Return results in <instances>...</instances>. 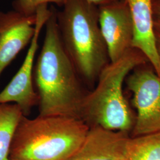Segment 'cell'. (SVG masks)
Here are the masks:
<instances>
[{
	"label": "cell",
	"instance_id": "6da1fadb",
	"mask_svg": "<svg viewBox=\"0 0 160 160\" xmlns=\"http://www.w3.org/2000/svg\"><path fill=\"white\" fill-rule=\"evenodd\" d=\"M51 10L33 72L39 98V115L80 119L82 103L87 92L83 90L81 78L63 47L58 28L57 10L53 6Z\"/></svg>",
	"mask_w": 160,
	"mask_h": 160
},
{
	"label": "cell",
	"instance_id": "7a4b0ae2",
	"mask_svg": "<svg viewBox=\"0 0 160 160\" xmlns=\"http://www.w3.org/2000/svg\"><path fill=\"white\" fill-rule=\"evenodd\" d=\"M63 47L81 80L92 84L110 61L98 21V8L87 0H66L57 10Z\"/></svg>",
	"mask_w": 160,
	"mask_h": 160
},
{
	"label": "cell",
	"instance_id": "3957f363",
	"mask_svg": "<svg viewBox=\"0 0 160 160\" xmlns=\"http://www.w3.org/2000/svg\"><path fill=\"white\" fill-rule=\"evenodd\" d=\"M89 130L80 119L23 116L14 132L9 159L67 160L81 145Z\"/></svg>",
	"mask_w": 160,
	"mask_h": 160
},
{
	"label": "cell",
	"instance_id": "277c9868",
	"mask_svg": "<svg viewBox=\"0 0 160 160\" xmlns=\"http://www.w3.org/2000/svg\"><path fill=\"white\" fill-rule=\"evenodd\" d=\"M147 61L141 52L132 48L119 59L106 66L98 76L97 86L84 98L80 119L90 128L128 131L133 119L123 93V84L130 72Z\"/></svg>",
	"mask_w": 160,
	"mask_h": 160
},
{
	"label": "cell",
	"instance_id": "5b68a950",
	"mask_svg": "<svg viewBox=\"0 0 160 160\" xmlns=\"http://www.w3.org/2000/svg\"><path fill=\"white\" fill-rule=\"evenodd\" d=\"M142 65L134 69L127 80L137 110L133 137L160 132V77Z\"/></svg>",
	"mask_w": 160,
	"mask_h": 160
},
{
	"label": "cell",
	"instance_id": "8992f818",
	"mask_svg": "<svg viewBox=\"0 0 160 160\" xmlns=\"http://www.w3.org/2000/svg\"><path fill=\"white\" fill-rule=\"evenodd\" d=\"M51 14L48 5L40 6L36 11L35 33L23 63L11 81L0 92V104L14 103L20 108L23 116L28 117L38 104V95L33 87V68L38 40L41 31Z\"/></svg>",
	"mask_w": 160,
	"mask_h": 160
},
{
	"label": "cell",
	"instance_id": "52a82bcc",
	"mask_svg": "<svg viewBox=\"0 0 160 160\" xmlns=\"http://www.w3.org/2000/svg\"><path fill=\"white\" fill-rule=\"evenodd\" d=\"M99 25L110 62L122 57L132 48L134 27L126 0L98 7Z\"/></svg>",
	"mask_w": 160,
	"mask_h": 160
},
{
	"label": "cell",
	"instance_id": "ba28073f",
	"mask_svg": "<svg viewBox=\"0 0 160 160\" xmlns=\"http://www.w3.org/2000/svg\"><path fill=\"white\" fill-rule=\"evenodd\" d=\"M36 14L27 16L12 10L0 12V77L17 55L31 42Z\"/></svg>",
	"mask_w": 160,
	"mask_h": 160
},
{
	"label": "cell",
	"instance_id": "9c48e42d",
	"mask_svg": "<svg viewBox=\"0 0 160 160\" xmlns=\"http://www.w3.org/2000/svg\"><path fill=\"white\" fill-rule=\"evenodd\" d=\"M129 138L127 132L90 128L81 145L67 160H125Z\"/></svg>",
	"mask_w": 160,
	"mask_h": 160
},
{
	"label": "cell",
	"instance_id": "30bf717a",
	"mask_svg": "<svg viewBox=\"0 0 160 160\" xmlns=\"http://www.w3.org/2000/svg\"><path fill=\"white\" fill-rule=\"evenodd\" d=\"M134 27L132 48L141 52L160 77V61L154 32L153 0H126Z\"/></svg>",
	"mask_w": 160,
	"mask_h": 160
},
{
	"label": "cell",
	"instance_id": "8fae6325",
	"mask_svg": "<svg viewBox=\"0 0 160 160\" xmlns=\"http://www.w3.org/2000/svg\"><path fill=\"white\" fill-rule=\"evenodd\" d=\"M23 114L16 104H0V160H9L12 141Z\"/></svg>",
	"mask_w": 160,
	"mask_h": 160
},
{
	"label": "cell",
	"instance_id": "7c38bea8",
	"mask_svg": "<svg viewBox=\"0 0 160 160\" xmlns=\"http://www.w3.org/2000/svg\"><path fill=\"white\" fill-rule=\"evenodd\" d=\"M126 160H160V132L129 138Z\"/></svg>",
	"mask_w": 160,
	"mask_h": 160
},
{
	"label": "cell",
	"instance_id": "4fadbf2b",
	"mask_svg": "<svg viewBox=\"0 0 160 160\" xmlns=\"http://www.w3.org/2000/svg\"><path fill=\"white\" fill-rule=\"evenodd\" d=\"M66 0H15L12 6L14 10L27 16H34L38 8L42 5L55 4L62 7Z\"/></svg>",
	"mask_w": 160,
	"mask_h": 160
},
{
	"label": "cell",
	"instance_id": "5bb4252c",
	"mask_svg": "<svg viewBox=\"0 0 160 160\" xmlns=\"http://www.w3.org/2000/svg\"><path fill=\"white\" fill-rule=\"evenodd\" d=\"M154 32L156 47L160 61V19L154 18Z\"/></svg>",
	"mask_w": 160,
	"mask_h": 160
},
{
	"label": "cell",
	"instance_id": "9a60e30c",
	"mask_svg": "<svg viewBox=\"0 0 160 160\" xmlns=\"http://www.w3.org/2000/svg\"><path fill=\"white\" fill-rule=\"evenodd\" d=\"M87 1L92 4L98 7L100 6H105L111 3H113L120 0H87Z\"/></svg>",
	"mask_w": 160,
	"mask_h": 160
},
{
	"label": "cell",
	"instance_id": "2e32d148",
	"mask_svg": "<svg viewBox=\"0 0 160 160\" xmlns=\"http://www.w3.org/2000/svg\"><path fill=\"white\" fill-rule=\"evenodd\" d=\"M154 18L160 19V0H153Z\"/></svg>",
	"mask_w": 160,
	"mask_h": 160
},
{
	"label": "cell",
	"instance_id": "e0dca14e",
	"mask_svg": "<svg viewBox=\"0 0 160 160\" xmlns=\"http://www.w3.org/2000/svg\"><path fill=\"white\" fill-rule=\"evenodd\" d=\"M10 160V159H9V160Z\"/></svg>",
	"mask_w": 160,
	"mask_h": 160
},
{
	"label": "cell",
	"instance_id": "ac0fdd59",
	"mask_svg": "<svg viewBox=\"0 0 160 160\" xmlns=\"http://www.w3.org/2000/svg\"></svg>",
	"mask_w": 160,
	"mask_h": 160
}]
</instances>
